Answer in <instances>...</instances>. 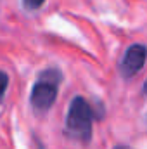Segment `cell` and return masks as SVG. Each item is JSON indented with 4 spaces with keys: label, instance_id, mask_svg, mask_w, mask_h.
Returning <instances> with one entry per match:
<instances>
[{
    "label": "cell",
    "instance_id": "cell-7",
    "mask_svg": "<svg viewBox=\"0 0 147 149\" xmlns=\"http://www.w3.org/2000/svg\"><path fill=\"white\" fill-rule=\"evenodd\" d=\"M144 94H147V80H146V83H144Z\"/></svg>",
    "mask_w": 147,
    "mask_h": 149
},
{
    "label": "cell",
    "instance_id": "cell-6",
    "mask_svg": "<svg viewBox=\"0 0 147 149\" xmlns=\"http://www.w3.org/2000/svg\"><path fill=\"white\" fill-rule=\"evenodd\" d=\"M114 149H130V148H126V146H116Z\"/></svg>",
    "mask_w": 147,
    "mask_h": 149
},
{
    "label": "cell",
    "instance_id": "cell-3",
    "mask_svg": "<svg viewBox=\"0 0 147 149\" xmlns=\"http://www.w3.org/2000/svg\"><path fill=\"white\" fill-rule=\"evenodd\" d=\"M147 59V47L142 43H133L126 49V52L123 54L121 61H119V71L123 76L132 78L133 74H137L146 64Z\"/></svg>",
    "mask_w": 147,
    "mask_h": 149
},
{
    "label": "cell",
    "instance_id": "cell-1",
    "mask_svg": "<svg viewBox=\"0 0 147 149\" xmlns=\"http://www.w3.org/2000/svg\"><path fill=\"white\" fill-rule=\"evenodd\" d=\"M92 121H94L92 106L83 97H74L68 109L66 132L81 142H88L92 137Z\"/></svg>",
    "mask_w": 147,
    "mask_h": 149
},
{
    "label": "cell",
    "instance_id": "cell-4",
    "mask_svg": "<svg viewBox=\"0 0 147 149\" xmlns=\"http://www.w3.org/2000/svg\"><path fill=\"white\" fill-rule=\"evenodd\" d=\"M7 85H9V76H7V73L0 71V101H2V97L7 90Z\"/></svg>",
    "mask_w": 147,
    "mask_h": 149
},
{
    "label": "cell",
    "instance_id": "cell-2",
    "mask_svg": "<svg viewBox=\"0 0 147 149\" xmlns=\"http://www.w3.org/2000/svg\"><path fill=\"white\" fill-rule=\"evenodd\" d=\"M59 81H61V73L55 70H49L40 74L38 81L33 85L31 97H30L31 106L37 111L43 113L52 108V104L55 102V97H57Z\"/></svg>",
    "mask_w": 147,
    "mask_h": 149
},
{
    "label": "cell",
    "instance_id": "cell-5",
    "mask_svg": "<svg viewBox=\"0 0 147 149\" xmlns=\"http://www.w3.org/2000/svg\"><path fill=\"white\" fill-rule=\"evenodd\" d=\"M43 2L45 0H23V5L30 10H35V9H40L43 5Z\"/></svg>",
    "mask_w": 147,
    "mask_h": 149
}]
</instances>
